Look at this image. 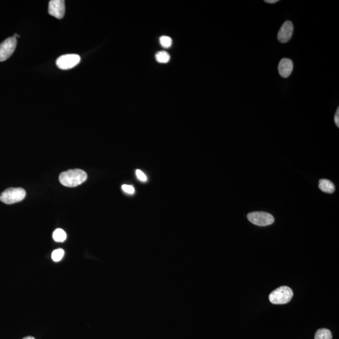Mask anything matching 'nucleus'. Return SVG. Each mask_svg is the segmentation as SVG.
I'll use <instances>...</instances> for the list:
<instances>
[{"instance_id": "f257e3e1", "label": "nucleus", "mask_w": 339, "mask_h": 339, "mask_svg": "<svg viewBox=\"0 0 339 339\" xmlns=\"http://www.w3.org/2000/svg\"><path fill=\"white\" fill-rule=\"evenodd\" d=\"M87 178L86 172L80 169L70 170L61 173L60 176V184L68 188H75L80 186L84 182Z\"/></svg>"}, {"instance_id": "f03ea898", "label": "nucleus", "mask_w": 339, "mask_h": 339, "mask_svg": "<svg viewBox=\"0 0 339 339\" xmlns=\"http://www.w3.org/2000/svg\"><path fill=\"white\" fill-rule=\"evenodd\" d=\"M294 296L293 291L288 286H282L270 294V301L272 304H282L288 303Z\"/></svg>"}, {"instance_id": "6ab92c4d", "label": "nucleus", "mask_w": 339, "mask_h": 339, "mask_svg": "<svg viewBox=\"0 0 339 339\" xmlns=\"http://www.w3.org/2000/svg\"><path fill=\"white\" fill-rule=\"evenodd\" d=\"M278 2V0H265V2L268 4H274Z\"/></svg>"}, {"instance_id": "4468645a", "label": "nucleus", "mask_w": 339, "mask_h": 339, "mask_svg": "<svg viewBox=\"0 0 339 339\" xmlns=\"http://www.w3.org/2000/svg\"><path fill=\"white\" fill-rule=\"evenodd\" d=\"M64 255V250L62 249L56 250L52 253V259L55 262H60L63 258Z\"/></svg>"}, {"instance_id": "a211bd4d", "label": "nucleus", "mask_w": 339, "mask_h": 339, "mask_svg": "<svg viewBox=\"0 0 339 339\" xmlns=\"http://www.w3.org/2000/svg\"><path fill=\"white\" fill-rule=\"evenodd\" d=\"M334 121H335L336 126L339 127V108L336 110L335 118H334Z\"/></svg>"}, {"instance_id": "7ed1b4c3", "label": "nucleus", "mask_w": 339, "mask_h": 339, "mask_svg": "<svg viewBox=\"0 0 339 339\" xmlns=\"http://www.w3.org/2000/svg\"><path fill=\"white\" fill-rule=\"evenodd\" d=\"M26 192L22 188H9L0 195V200L6 204L20 202L26 198Z\"/></svg>"}, {"instance_id": "0eeeda50", "label": "nucleus", "mask_w": 339, "mask_h": 339, "mask_svg": "<svg viewBox=\"0 0 339 339\" xmlns=\"http://www.w3.org/2000/svg\"><path fill=\"white\" fill-rule=\"evenodd\" d=\"M65 1L51 0L48 4V14L56 18L62 19L65 14Z\"/></svg>"}, {"instance_id": "ddd939ff", "label": "nucleus", "mask_w": 339, "mask_h": 339, "mask_svg": "<svg viewBox=\"0 0 339 339\" xmlns=\"http://www.w3.org/2000/svg\"><path fill=\"white\" fill-rule=\"evenodd\" d=\"M170 56L166 52L161 51L156 54V60L160 63H167L170 60Z\"/></svg>"}, {"instance_id": "20e7f679", "label": "nucleus", "mask_w": 339, "mask_h": 339, "mask_svg": "<svg viewBox=\"0 0 339 339\" xmlns=\"http://www.w3.org/2000/svg\"><path fill=\"white\" fill-rule=\"evenodd\" d=\"M248 220L253 224L258 226H266L274 222V216L265 212H253L248 214Z\"/></svg>"}, {"instance_id": "9b49d317", "label": "nucleus", "mask_w": 339, "mask_h": 339, "mask_svg": "<svg viewBox=\"0 0 339 339\" xmlns=\"http://www.w3.org/2000/svg\"><path fill=\"white\" fill-rule=\"evenodd\" d=\"M315 339H332V335L328 329L320 328L316 332Z\"/></svg>"}, {"instance_id": "9d476101", "label": "nucleus", "mask_w": 339, "mask_h": 339, "mask_svg": "<svg viewBox=\"0 0 339 339\" xmlns=\"http://www.w3.org/2000/svg\"><path fill=\"white\" fill-rule=\"evenodd\" d=\"M318 188L326 194H332L336 190L334 184L328 179H320L319 180Z\"/></svg>"}, {"instance_id": "2eb2a0df", "label": "nucleus", "mask_w": 339, "mask_h": 339, "mask_svg": "<svg viewBox=\"0 0 339 339\" xmlns=\"http://www.w3.org/2000/svg\"><path fill=\"white\" fill-rule=\"evenodd\" d=\"M160 43L164 48H169L172 44V40L168 36H162L160 38Z\"/></svg>"}, {"instance_id": "6e6552de", "label": "nucleus", "mask_w": 339, "mask_h": 339, "mask_svg": "<svg viewBox=\"0 0 339 339\" xmlns=\"http://www.w3.org/2000/svg\"><path fill=\"white\" fill-rule=\"evenodd\" d=\"M294 24L290 21L284 22L278 34V39L281 43H286L290 40L294 33Z\"/></svg>"}, {"instance_id": "f3484780", "label": "nucleus", "mask_w": 339, "mask_h": 339, "mask_svg": "<svg viewBox=\"0 0 339 339\" xmlns=\"http://www.w3.org/2000/svg\"><path fill=\"white\" fill-rule=\"evenodd\" d=\"M136 174L138 178L139 179L140 181L142 182H146L147 180V178L146 176V174H144L142 170H136Z\"/></svg>"}, {"instance_id": "aec40b11", "label": "nucleus", "mask_w": 339, "mask_h": 339, "mask_svg": "<svg viewBox=\"0 0 339 339\" xmlns=\"http://www.w3.org/2000/svg\"><path fill=\"white\" fill-rule=\"evenodd\" d=\"M23 339H36L32 336H26V338H24Z\"/></svg>"}, {"instance_id": "f8f14e48", "label": "nucleus", "mask_w": 339, "mask_h": 339, "mask_svg": "<svg viewBox=\"0 0 339 339\" xmlns=\"http://www.w3.org/2000/svg\"><path fill=\"white\" fill-rule=\"evenodd\" d=\"M53 238L56 242H65L67 238V234L63 230L56 229L53 233Z\"/></svg>"}, {"instance_id": "dca6fc26", "label": "nucleus", "mask_w": 339, "mask_h": 339, "mask_svg": "<svg viewBox=\"0 0 339 339\" xmlns=\"http://www.w3.org/2000/svg\"><path fill=\"white\" fill-rule=\"evenodd\" d=\"M122 189L125 192L130 194H134L135 192L134 186H132L126 185V184L122 186Z\"/></svg>"}, {"instance_id": "1a4fd4ad", "label": "nucleus", "mask_w": 339, "mask_h": 339, "mask_svg": "<svg viewBox=\"0 0 339 339\" xmlns=\"http://www.w3.org/2000/svg\"><path fill=\"white\" fill-rule=\"evenodd\" d=\"M294 64L289 58H282L279 63L278 72L282 78H287L291 75L293 71Z\"/></svg>"}, {"instance_id": "423d86ee", "label": "nucleus", "mask_w": 339, "mask_h": 339, "mask_svg": "<svg viewBox=\"0 0 339 339\" xmlns=\"http://www.w3.org/2000/svg\"><path fill=\"white\" fill-rule=\"evenodd\" d=\"M16 39L14 36L6 38L0 44V62H4L10 58L16 50Z\"/></svg>"}, {"instance_id": "39448f33", "label": "nucleus", "mask_w": 339, "mask_h": 339, "mask_svg": "<svg viewBox=\"0 0 339 339\" xmlns=\"http://www.w3.org/2000/svg\"><path fill=\"white\" fill-rule=\"evenodd\" d=\"M80 56L78 54H66L60 56L56 60L58 68L62 70H70L80 64Z\"/></svg>"}]
</instances>
